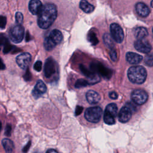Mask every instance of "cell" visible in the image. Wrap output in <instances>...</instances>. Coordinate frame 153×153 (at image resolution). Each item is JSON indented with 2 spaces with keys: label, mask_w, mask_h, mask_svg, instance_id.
<instances>
[{
  "label": "cell",
  "mask_w": 153,
  "mask_h": 153,
  "mask_svg": "<svg viewBox=\"0 0 153 153\" xmlns=\"http://www.w3.org/2000/svg\"><path fill=\"white\" fill-rule=\"evenodd\" d=\"M1 28H3L5 26V17H1Z\"/></svg>",
  "instance_id": "cell-32"
},
{
  "label": "cell",
  "mask_w": 153,
  "mask_h": 153,
  "mask_svg": "<svg viewBox=\"0 0 153 153\" xmlns=\"http://www.w3.org/2000/svg\"><path fill=\"white\" fill-rule=\"evenodd\" d=\"M46 153H58L55 149H49L47 151Z\"/></svg>",
  "instance_id": "cell-33"
},
{
  "label": "cell",
  "mask_w": 153,
  "mask_h": 153,
  "mask_svg": "<svg viewBox=\"0 0 153 153\" xmlns=\"http://www.w3.org/2000/svg\"><path fill=\"white\" fill-rule=\"evenodd\" d=\"M90 84L91 83L88 80L84 79H78L75 84V87L77 88H79L86 87Z\"/></svg>",
  "instance_id": "cell-23"
},
{
  "label": "cell",
  "mask_w": 153,
  "mask_h": 153,
  "mask_svg": "<svg viewBox=\"0 0 153 153\" xmlns=\"http://www.w3.org/2000/svg\"><path fill=\"white\" fill-rule=\"evenodd\" d=\"M25 35L24 27L21 25H16L12 26L9 30V37L10 40L14 43L20 42Z\"/></svg>",
  "instance_id": "cell-6"
},
{
  "label": "cell",
  "mask_w": 153,
  "mask_h": 153,
  "mask_svg": "<svg viewBox=\"0 0 153 153\" xmlns=\"http://www.w3.org/2000/svg\"><path fill=\"white\" fill-rule=\"evenodd\" d=\"M80 8L86 13H90L93 11L94 7L86 0H81L79 3Z\"/></svg>",
  "instance_id": "cell-21"
},
{
  "label": "cell",
  "mask_w": 153,
  "mask_h": 153,
  "mask_svg": "<svg viewBox=\"0 0 153 153\" xmlns=\"http://www.w3.org/2000/svg\"><path fill=\"white\" fill-rule=\"evenodd\" d=\"M148 98L147 93L142 89L134 90L131 93V99L136 105H141L146 103Z\"/></svg>",
  "instance_id": "cell-7"
},
{
  "label": "cell",
  "mask_w": 153,
  "mask_h": 153,
  "mask_svg": "<svg viewBox=\"0 0 153 153\" xmlns=\"http://www.w3.org/2000/svg\"><path fill=\"white\" fill-rule=\"evenodd\" d=\"M57 69V63L52 57L48 58L44 64V72L47 78H51L56 72Z\"/></svg>",
  "instance_id": "cell-8"
},
{
  "label": "cell",
  "mask_w": 153,
  "mask_h": 153,
  "mask_svg": "<svg viewBox=\"0 0 153 153\" xmlns=\"http://www.w3.org/2000/svg\"><path fill=\"white\" fill-rule=\"evenodd\" d=\"M102 115V109L100 106H93L88 108L84 113L85 119L92 123H98Z\"/></svg>",
  "instance_id": "cell-5"
},
{
  "label": "cell",
  "mask_w": 153,
  "mask_h": 153,
  "mask_svg": "<svg viewBox=\"0 0 153 153\" xmlns=\"http://www.w3.org/2000/svg\"><path fill=\"white\" fill-rule=\"evenodd\" d=\"M145 63L149 66H153V54H149L145 56Z\"/></svg>",
  "instance_id": "cell-24"
},
{
  "label": "cell",
  "mask_w": 153,
  "mask_h": 153,
  "mask_svg": "<svg viewBox=\"0 0 153 153\" xmlns=\"http://www.w3.org/2000/svg\"><path fill=\"white\" fill-rule=\"evenodd\" d=\"M82 106H77L75 109V115H79L82 111Z\"/></svg>",
  "instance_id": "cell-30"
},
{
  "label": "cell",
  "mask_w": 153,
  "mask_h": 153,
  "mask_svg": "<svg viewBox=\"0 0 153 153\" xmlns=\"http://www.w3.org/2000/svg\"><path fill=\"white\" fill-rule=\"evenodd\" d=\"M2 145L6 153H12L14 148V145L13 142L7 138L3 139L2 140Z\"/></svg>",
  "instance_id": "cell-19"
},
{
  "label": "cell",
  "mask_w": 153,
  "mask_h": 153,
  "mask_svg": "<svg viewBox=\"0 0 153 153\" xmlns=\"http://www.w3.org/2000/svg\"><path fill=\"white\" fill-rule=\"evenodd\" d=\"M151 6L153 8V0L151 1Z\"/></svg>",
  "instance_id": "cell-34"
},
{
  "label": "cell",
  "mask_w": 153,
  "mask_h": 153,
  "mask_svg": "<svg viewBox=\"0 0 153 153\" xmlns=\"http://www.w3.org/2000/svg\"><path fill=\"white\" fill-rule=\"evenodd\" d=\"M131 112L132 111L128 106L122 107L118 114V120L123 123H127L131 118Z\"/></svg>",
  "instance_id": "cell-14"
},
{
  "label": "cell",
  "mask_w": 153,
  "mask_h": 153,
  "mask_svg": "<svg viewBox=\"0 0 153 153\" xmlns=\"http://www.w3.org/2000/svg\"><path fill=\"white\" fill-rule=\"evenodd\" d=\"M11 126L10 124H7L5 129V135L7 136H10L11 135Z\"/></svg>",
  "instance_id": "cell-28"
},
{
  "label": "cell",
  "mask_w": 153,
  "mask_h": 153,
  "mask_svg": "<svg viewBox=\"0 0 153 153\" xmlns=\"http://www.w3.org/2000/svg\"><path fill=\"white\" fill-rule=\"evenodd\" d=\"M127 61L130 64H138L142 60V56L133 52H128L126 55Z\"/></svg>",
  "instance_id": "cell-18"
},
{
  "label": "cell",
  "mask_w": 153,
  "mask_h": 153,
  "mask_svg": "<svg viewBox=\"0 0 153 153\" xmlns=\"http://www.w3.org/2000/svg\"><path fill=\"white\" fill-rule=\"evenodd\" d=\"M152 32H153V29H152Z\"/></svg>",
  "instance_id": "cell-35"
},
{
  "label": "cell",
  "mask_w": 153,
  "mask_h": 153,
  "mask_svg": "<svg viewBox=\"0 0 153 153\" xmlns=\"http://www.w3.org/2000/svg\"><path fill=\"white\" fill-rule=\"evenodd\" d=\"M42 7V2L39 0H30L29 2V10L34 15L39 14Z\"/></svg>",
  "instance_id": "cell-15"
},
{
  "label": "cell",
  "mask_w": 153,
  "mask_h": 153,
  "mask_svg": "<svg viewBox=\"0 0 153 153\" xmlns=\"http://www.w3.org/2000/svg\"><path fill=\"white\" fill-rule=\"evenodd\" d=\"M57 11L56 6L53 4H47L42 7L38 14V25L43 29H48L56 19Z\"/></svg>",
  "instance_id": "cell-1"
},
{
  "label": "cell",
  "mask_w": 153,
  "mask_h": 153,
  "mask_svg": "<svg viewBox=\"0 0 153 153\" xmlns=\"http://www.w3.org/2000/svg\"><path fill=\"white\" fill-rule=\"evenodd\" d=\"M112 38V37L109 34L105 33L103 35V38L105 45L111 49H112L114 46Z\"/></svg>",
  "instance_id": "cell-22"
},
{
  "label": "cell",
  "mask_w": 153,
  "mask_h": 153,
  "mask_svg": "<svg viewBox=\"0 0 153 153\" xmlns=\"http://www.w3.org/2000/svg\"><path fill=\"white\" fill-rule=\"evenodd\" d=\"M135 8L137 13L142 17H147L150 13V9L148 6L143 2L137 3Z\"/></svg>",
  "instance_id": "cell-16"
},
{
  "label": "cell",
  "mask_w": 153,
  "mask_h": 153,
  "mask_svg": "<svg viewBox=\"0 0 153 153\" xmlns=\"http://www.w3.org/2000/svg\"><path fill=\"white\" fill-rule=\"evenodd\" d=\"M91 68L93 71L100 74L104 78H109L111 76V70L105 67L101 63H94L91 65Z\"/></svg>",
  "instance_id": "cell-11"
},
{
  "label": "cell",
  "mask_w": 153,
  "mask_h": 153,
  "mask_svg": "<svg viewBox=\"0 0 153 153\" xmlns=\"http://www.w3.org/2000/svg\"><path fill=\"white\" fill-rule=\"evenodd\" d=\"M111 36L118 43L123 42L124 39V32L121 27L117 23H112L110 26Z\"/></svg>",
  "instance_id": "cell-9"
},
{
  "label": "cell",
  "mask_w": 153,
  "mask_h": 153,
  "mask_svg": "<svg viewBox=\"0 0 153 153\" xmlns=\"http://www.w3.org/2000/svg\"><path fill=\"white\" fill-rule=\"evenodd\" d=\"M118 107L114 103L108 104L103 115V120L105 124L108 125H113L115 123V117L117 115Z\"/></svg>",
  "instance_id": "cell-4"
},
{
  "label": "cell",
  "mask_w": 153,
  "mask_h": 153,
  "mask_svg": "<svg viewBox=\"0 0 153 153\" xmlns=\"http://www.w3.org/2000/svg\"><path fill=\"white\" fill-rule=\"evenodd\" d=\"M85 97L87 102L91 105H95L100 100L99 94L94 90H88L86 93Z\"/></svg>",
  "instance_id": "cell-17"
},
{
  "label": "cell",
  "mask_w": 153,
  "mask_h": 153,
  "mask_svg": "<svg viewBox=\"0 0 153 153\" xmlns=\"http://www.w3.org/2000/svg\"><path fill=\"white\" fill-rule=\"evenodd\" d=\"M23 16L22 13L17 12L16 13V22L18 25H21L23 22Z\"/></svg>",
  "instance_id": "cell-25"
},
{
  "label": "cell",
  "mask_w": 153,
  "mask_h": 153,
  "mask_svg": "<svg viewBox=\"0 0 153 153\" xmlns=\"http://www.w3.org/2000/svg\"><path fill=\"white\" fill-rule=\"evenodd\" d=\"M134 35L138 39H144V38L148 35V30L144 27H138L135 29Z\"/></svg>",
  "instance_id": "cell-20"
},
{
  "label": "cell",
  "mask_w": 153,
  "mask_h": 153,
  "mask_svg": "<svg viewBox=\"0 0 153 153\" xmlns=\"http://www.w3.org/2000/svg\"><path fill=\"white\" fill-rule=\"evenodd\" d=\"M42 63L41 61H37L33 65V68L34 69L37 71V72H40L42 69Z\"/></svg>",
  "instance_id": "cell-26"
},
{
  "label": "cell",
  "mask_w": 153,
  "mask_h": 153,
  "mask_svg": "<svg viewBox=\"0 0 153 153\" xmlns=\"http://www.w3.org/2000/svg\"><path fill=\"white\" fill-rule=\"evenodd\" d=\"M109 97H110L111 99L115 100V99H117L118 98V94H117L115 91H111V92L109 93Z\"/></svg>",
  "instance_id": "cell-29"
},
{
  "label": "cell",
  "mask_w": 153,
  "mask_h": 153,
  "mask_svg": "<svg viewBox=\"0 0 153 153\" xmlns=\"http://www.w3.org/2000/svg\"><path fill=\"white\" fill-rule=\"evenodd\" d=\"M30 142H29L27 143V144L23 148V149H22L23 152H25V153L27 152V151L29 150V148H30Z\"/></svg>",
  "instance_id": "cell-31"
},
{
  "label": "cell",
  "mask_w": 153,
  "mask_h": 153,
  "mask_svg": "<svg viewBox=\"0 0 153 153\" xmlns=\"http://www.w3.org/2000/svg\"><path fill=\"white\" fill-rule=\"evenodd\" d=\"M127 76L131 82L141 84L145 81L147 72L145 68L142 66H133L128 69Z\"/></svg>",
  "instance_id": "cell-2"
},
{
  "label": "cell",
  "mask_w": 153,
  "mask_h": 153,
  "mask_svg": "<svg viewBox=\"0 0 153 153\" xmlns=\"http://www.w3.org/2000/svg\"><path fill=\"white\" fill-rule=\"evenodd\" d=\"M134 47L136 50L143 53H148L152 49L151 45L145 39H140L134 42Z\"/></svg>",
  "instance_id": "cell-12"
},
{
  "label": "cell",
  "mask_w": 153,
  "mask_h": 153,
  "mask_svg": "<svg viewBox=\"0 0 153 153\" xmlns=\"http://www.w3.org/2000/svg\"><path fill=\"white\" fill-rule=\"evenodd\" d=\"M32 60L31 55L28 53L20 54L16 57V63L22 69H26Z\"/></svg>",
  "instance_id": "cell-10"
},
{
  "label": "cell",
  "mask_w": 153,
  "mask_h": 153,
  "mask_svg": "<svg viewBox=\"0 0 153 153\" xmlns=\"http://www.w3.org/2000/svg\"><path fill=\"white\" fill-rule=\"evenodd\" d=\"M109 55H110V57L112 61H115L117 60V53H116V51L114 48L111 49Z\"/></svg>",
  "instance_id": "cell-27"
},
{
  "label": "cell",
  "mask_w": 153,
  "mask_h": 153,
  "mask_svg": "<svg viewBox=\"0 0 153 153\" xmlns=\"http://www.w3.org/2000/svg\"><path fill=\"white\" fill-rule=\"evenodd\" d=\"M47 91V87L42 80H38L32 90V95L35 99L40 97Z\"/></svg>",
  "instance_id": "cell-13"
},
{
  "label": "cell",
  "mask_w": 153,
  "mask_h": 153,
  "mask_svg": "<svg viewBox=\"0 0 153 153\" xmlns=\"http://www.w3.org/2000/svg\"><path fill=\"white\" fill-rule=\"evenodd\" d=\"M62 39L63 36L61 32L57 29H54L51 30L50 34L45 38L44 47L46 50L50 51L57 44H59L62 41Z\"/></svg>",
  "instance_id": "cell-3"
}]
</instances>
